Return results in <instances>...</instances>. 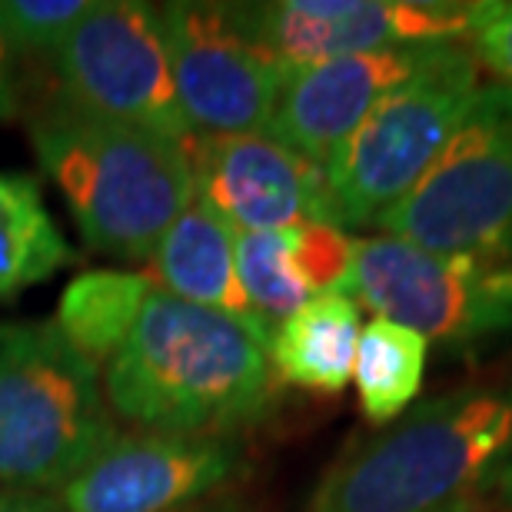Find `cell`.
I'll return each mask as SVG.
<instances>
[{"instance_id":"52a82bcc","label":"cell","mask_w":512,"mask_h":512,"mask_svg":"<svg viewBox=\"0 0 512 512\" xmlns=\"http://www.w3.org/2000/svg\"><path fill=\"white\" fill-rule=\"evenodd\" d=\"M346 296L439 343H479L512 330V263L443 256L396 237L356 240Z\"/></svg>"},{"instance_id":"5b68a950","label":"cell","mask_w":512,"mask_h":512,"mask_svg":"<svg viewBox=\"0 0 512 512\" xmlns=\"http://www.w3.org/2000/svg\"><path fill=\"white\" fill-rule=\"evenodd\" d=\"M479 60L463 44H436L423 70L376 104L326 160L333 227H366L393 210L479 100Z\"/></svg>"},{"instance_id":"8fae6325","label":"cell","mask_w":512,"mask_h":512,"mask_svg":"<svg viewBox=\"0 0 512 512\" xmlns=\"http://www.w3.org/2000/svg\"><path fill=\"white\" fill-rule=\"evenodd\" d=\"M193 190L233 233L290 230L300 223H333L320 163L286 147L273 133L187 140Z\"/></svg>"},{"instance_id":"9a60e30c","label":"cell","mask_w":512,"mask_h":512,"mask_svg":"<svg viewBox=\"0 0 512 512\" xmlns=\"http://www.w3.org/2000/svg\"><path fill=\"white\" fill-rule=\"evenodd\" d=\"M360 330V306H356L353 296H313L273 330V373L283 383L310 389V393H343L353 376Z\"/></svg>"},{"instance_id":"ba28073f","label":"cell","mask_w":512,"mask_h":512,"mask_svg":"<svg viewBox=\"0 0 512 512\" xmlns=\"http://www.w3.org/2000/svg\"><path fill=\"white\" fill-rule=\"evenodd\" d=\"M60 100L90 117L187 140L173 90L160 7L143 0H94L54 50Z\"/></svg>"},{"instance_id":"9c48e42d","label":"cell","mask_w":512,"mask_h":512,"mask_svg":"<svg viewBox=\"0 0 512 512\" xmlns=\"http://www.w3.org/2000/svg\"><path fill=\"white\" fill-rule=\"evenodd\" d=\"M163 37L180 114L197 137L260 133L290 67L263 44L247 4H167Z\"/></svg>"},{"instance_id":"7402d4cb","label":"cell","mask_w":512,"mask_h":512,"mask_svg":"<svg viewBox=\"0 0 512 512\" xmlns=\"http://www.w3.org/2000/svg\"><path fill=\"white\" fill-rule=\"evenodd\" d=\"M0 512H60L57 499L34 489H0Z\"/></svg>"},{"instance_id":"cb8c5ba5","label":"cell","mask_w":512,"mask_h":512,"mask_svg":"<svg viewBox=\"0 0 512 512\" xmlns=\"http://www.w3.org/2000/svg\"><path fill=\"white\" fill-rule=\"evenodd\" d=\"M489 493L496 496V506L503 512H512V449L506 453L503 463L496 466L493 479H489Z\"/></svg>"},{"instance_id":"5bb4252c","label":"cell","mask_w":512,"mask_h":512,"mask_svg":"<svg viewBox=\"0 0 512 512\" xmlns=\"http://www.w3.org/2000/svg\"><path fill=\"white\" fill-rule=\"evenodd\" d=\"M233 240H237V233L217 213L203 207L200 200H193L173 220V227L160 240L157 253L150 256V263L157 270L163 293L177 296L183 303L227 313L233 320L266 326L263 320H256L247 293H243Z\"/></svg>"},{"instance_id":"30bf717a","label":"cell","mask_w":512,"mask_h":512,"mask_svg":"<svg viewBox=\"0 0 512 512\" xmlns=\"http://www.w3.org/2000/svg\"><path fill=\"white\" fill-rule=\"evenodd\" d=\"M250 24L286 67L469 37L473 4L453 0H280L247 4Z\"/></svg>"},{"instance_id":"ffe728a7","label":"cell","mask_w":512,"mask_h":512,"mask_svg":"<svg viewBox=\"0 0 512 512\" xmlns=\"http://www.w3.org/2000/svg\"><path fill=\"white\" fill-rule=\"evenodd\" d=\"M94 0H0V40L10 54H54Z\"/></svg>"},{"instance_id":"7a4b0ae2","label":"cell","mask_w":512,"mask_h":512,"mask_svg":"<svg viewBox=\"0 0 512 512\" xmlns=\"http://www.w3.org/2000/svg\"><path fill=\"white\" fill-rule=\"evenodd\" d=\"M512 449V393H446L316 479L303 512H459L483 499Z\"/></svg>"},{"instance_id":"e0dca14e","label":"cell","mask_w":512,"mask_h":512,"mask_svg":"<svg viewBox=\"0 0 512 512\" xmlns=\"http://www.w3.org/2000/svg\"><path fill=\"white\" fill-rule=\"evenodd\" d=\"M74 256L37 183L24 173H0V300L50 280Z\"/></svg>"},{"instance_id":"d6986e66","label":"cell","mask_w":512,"mask_h":512,"mask_svg":"<svg viewBox=\"0 0 512 512\" xmlns=\"http://www.w3.org/2000/svg\"><path fill=\"white\" fill-rule=\"evenodd\" d=\"M233 253H237V273L250 310L270 330L300 310L306 300H313L300 280V270H296L290 230L237 233Z\"/></svg>"},{"instance_id":"4fadbf2b","label":"cell","mask_w":512,"mask_h":512,"mask_svg":"<svg viewBox=\"0 0 512 512\" xmlns=\"http://www.w3.org/2000/svg\"><path fill=\"white\" fill-rule=\"evenodd\" d=\"M429 54L433 47H393L290 67L266 133L326 167L333 150L373 114L376 104L423 70Z\"/></svg>"},{"instance_id":"7c38bea8","label":"cell","mask_w":512,"mask_h":512,"mask_svg":"<svg viewBox=\"0 0 512 512\" xmlns=\"http://www.w3.org/2000/svg\"><path fill=\"white\" fill-rule=\"evenodd\" d=\"M237 473L217 436H114L57 493L60 512H183Z\"/></svg>"},{"instance_id":"8992f818","label":"cell","mask_w":512,"mask_h":512,"mask_svg":"<svg viewBox=\"0 0 512 512\" xmlns=\"http://www.w3.org/2000/svg\"><path fill=\"white\" fill-rule=\"evenodd\" d=\"M386 237L443 256L512 253V90L483 84L479 100L429 173L386 210Z\"/></svg>"},{"instance_id":"277c9868","label":"cell","mask_w":512,"mask_h":512,"mask_svg":"<svg viewBox=\"0 0 512 512\" xmlns=\"http://www.w3.org/2000/svg\"><path fill=\"white\" fill-rule=\"evenodd\" d=\"M114 436L100 370L54 323H0V486L60 489Z\"/></svg>"},{"instance_id":"44dd1931","label":"cell","mask_w":512,"mask_h":512,"mask_svg":"<svg viewBox=\"0 0 512 512\" xmlns=\"http://www.w3.org/2000/svg\"><path fill=\"white\" fill-rule=\"evenodd\" d=\"M473 57L489 74L503 80V87L512 90V0H486L473 4Z\"/></svg>"},{"instance_id":"2e32d148","label":"cell","mask_w":512,"mask_h":512,"mask_svg":"<svg viewBox=\"0 0 512 512\" xmlns=\"http://www.w3.org/2000/svg\"><path fill=\"white\" fill-rule=\"evenodd\" d=\"M150 293L153 286L143 273L87 270L60 296L54 326L70 350L100 370L127 343Z\"/></svg>"},{"instance_id":"ac0fdd59","label":"cell","mask_w":512,"mask_h":512,"mask_svg":"<svg viewBox=\"0 0 512 512\" xmlns=\"http://www.w3.org/2000/svg\"><path fill=\"white\" fill-rule=\"evenodd\" d=\"M429 340L389 320H370L356 343L353 380L363 416L373 426H386L406 413L426 373Z\"/></svg>"},{"instance_id":"3957f363","label":"cell","mask_w":512,"mask_h":512,"mask_svg":"<svg viewBox=\"0 0 512 512\" xmlns=\"http://www.w3.org/2000/svg\"><path fill=\"white\" fill-rule=\"evenodd\" d=\"M37 160L94 250L147 263L197 200L187 140L90 117L64 100L30 120Z\"/></svg>"},{"instance_id":"d4e9b609","label":"cell","mask_w":512,"mask_h":512,"mask_svg":"<svg viewBox=\"0 0 512 512\" xmlns=\"http://www.w3.org/2000/svg\"><path fill=\"white\" fill-rule=\"evenodd\" d=\"M459 512H496V509H489V506H486V499H479V503L466 506V509H459ZM499 512H503V509H499Z\"/></svg>"},{"instance_id":"6da1fadb","label":"cell","mask_w":512,"mask_h":512,"mask_svg":"<svg viewBox=\"0 0 512 512\" xmlns=\"http://www.w3.org/2000/svg\"><path fill=\"white\" fill-rule=\"evenodd\" d=\"M270 340L266 326L153 290L107 363V403L147 433L223 439L276 403Z\"/></svg>"},{"instance_id":"603a6c76","label":"cell","mask_w":512,"mask_h":512,"mask_svg":"<svg viewBox=\"0 0 512 512\" xmlns=\"http://www.w3.org/2000/svg\"><path fill=\"white\" fill-rule=\"evenodd\" d=\"M17 110V74H14V54L0 40V120H7Z\"/></svg>"}]
</instances>
